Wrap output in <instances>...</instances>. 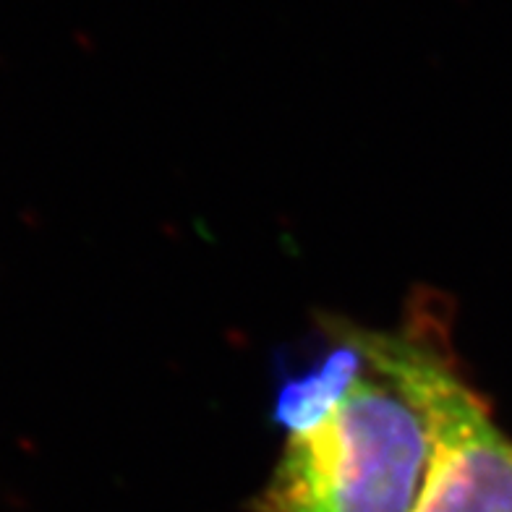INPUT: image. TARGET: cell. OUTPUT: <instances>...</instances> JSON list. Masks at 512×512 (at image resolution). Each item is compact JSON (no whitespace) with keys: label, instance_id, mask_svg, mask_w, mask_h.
Instances as JSON below:
<instances>
[{"label":"cell","instance_id":"obj_1","mask_svg":"<svg viewBox=\"0 0 512 512\" xmlns=\"http://www.w3.org/2000/svg\"><path fill=\"white\" fill-rule=\"evenodd\" d=\"M458 371L447 324L413 311L395 330L322 324L283 379V450L254 512H413L437 452V405Z\"/></svg>","mask_w":512,"mask_h":512},{"label":"cell","instance_id":"obj_2","mask_svg":"<svg viewBox=\"0 0 512 512\" xmlns=\"http://www.w3.org/2000/svg\"><path fill=\"white\" fill-rule=\"evenodd\" d=\"M413 512H512V439L455 371L437 405V452Z\"/></svg>","mask_w":512,"mask_h":512}]
</instances>
